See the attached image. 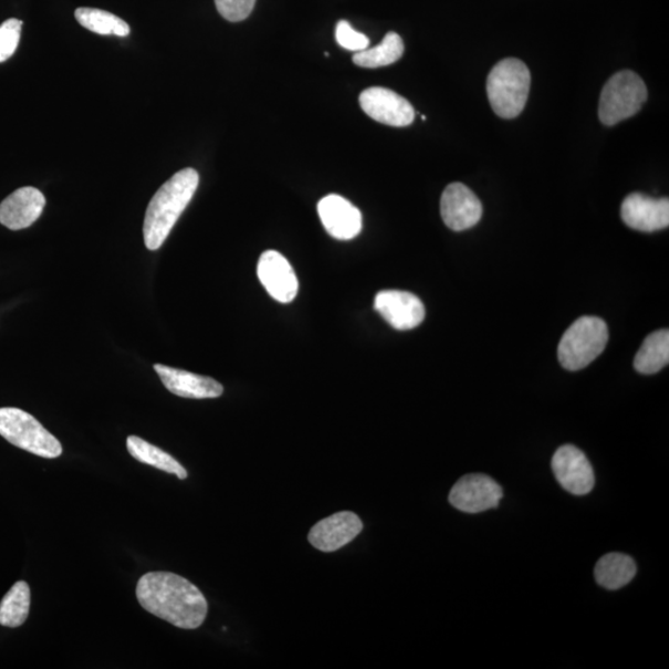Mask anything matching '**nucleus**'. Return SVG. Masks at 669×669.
I'll list each match as a JSON object with an SVG mask.
<instances>
[{
  "label": "nucleus",
  "mask_w": 669,
  "mask_h": 669,
  "mask_svg": "<svg viewBox=\"0 0 669 669\" xmlns=\"http://www.w3.org/2000/svg\"><path fill=\"white\" fill-rule=\"evenodd\" d=\"M137 598L144 610L184 630H195L206 620L209 605L203 594L188 579L174 573L143 575Z\"/></svg>",
  "instance_id": "nucleus-1"
},
{
  "label": "nucleus",
  "mask_w": 669,
  "mask_h": 669,
  "mask_svg": "<svg viewBox=\"0 0 669 669\" xmlns=\"http://www.w3.org/2000/svg\"><path fill=\"white\" fill-rule=\"evenodd\" d=\"M199 187V174L187 168L174 174L154 195L144 219V242L150 251L160 249L178 222L181 213L188 208Z\"/></svg>",
  "instance_id": "nucleus-2"
},
{
  "label": "nucleus",
  "mask_w": 669,
  "mask_h": 669,
  "mask_svg": "<svg viewBox=\"0 0 669 669\" xmlns=\"http://www.w3.org/2000/svg\"><path fill=\"white\" fill-rule=\"evenodd\" d=\"M488 97L493 112L504 119L516 118L526 106L531 72L519 59H504L490 72Z\"/></svg>",
  "instance_id": "nucleus-3"
},
{
  "label": "nucleus",
  "mask_w": 669,
  "mask_h": 669,
  "mask_svg": "<svg viewBox=\"0 0 669 669\" xmlns=\"http://www.w3.org/2000/svg\"><path fill=\"white\" fill-rule=\"evenodd\" d=\"M607 339L609 332L600 317L583 316L564 333L558 347L560 363L569 370L585 368L602 355Z\"/></svg>",
  "instance_id": "nucleus-4"
},
{
  "label": "nucleus",
  "mask_w": 669,
  "mask_h": 669,
  "mask_svg": "<svg viewBox=\"0 0 669 669\" xmlns=\"http://www.w3.org/2000/svg\"><path fill=\"white\" fill-rule=\"evenodd\" d=\"M0 436L41 458L55 459L63 454L61 442L32 415L19 408H0Z\"/></svg>",
  "instance_id": "nucleus-5"
},
{
  "label": "nucleus",
  "mask_w": 669,
  "mask_h": 669,
  "mask_svg": "<svg viewBox=\"0 0 669 669\" xmlns=\"http://www.w3.org/2000/svg\"><path fill=\"white\" fill-rule=\"evenodd\" d=\"M647 100L644 80L635 72H617L603 88L599 118L605 126H615L642 108Z\"/></svg>",
  "instance_id": "nucleus-6"
},
{
  "label": "nucleus",
  "mask_w": 669,
  "mask_h": 669,
  "mask_svg": "<svg viewBox=\"0 0 669 669\" xmlns=\"http://www.w3.org/2000/svg\"><path fill=\"white\" fill-rule=\"evenodd\" d=\"M502 496L495 480L483 473H469L452 487L449 502L461 512L480 513L498 508Z\"/></svg>",
  "instance_id": "nucleus-7"
},
{
  "label": "nucleus",
  "mask_w": 669,
  "mask_h": 669,
  "mask_svg": "<svg viewBox=\"0 0 669 669\" xmlns=\"http://www.w3.org/2000/svg\"><path fill=\"white\" fill-rule=\"evenodd\" d=\"M359 106L366 115L383 125L407 127L414 123L416 111L395 91L385 87H370L359 95Z\"/></svg>",
  "instance_id": "nucleus-8"
},
{
  "label": "nucleus",
  "mask_w": 669,
  "mask_h": 669,
  "mask_svg": "<svg viewBox=\"0 0 669 669\" xmlns=\"http://www.w3.org/2000/svg\"><path fill=\"white\" fill-rule=\"evenodd\" d=\"M555 479L564 490L572 495L584 496L593 490L595 483L594 470L584 452L573 446H563L552 459Z\"/></svg>",
  "instance_id": "nucleus-9"
},
{
  "label": "nucleus",
  "mask_w": 669,
  "mask_h": 669,
  "mask_svg": "<svg viewBox=\"0 0 669 669\" xmlns=\"http://www.w3.org/2000/svg\"><path fill=\"white\" fill-rule=\"evenodd\" d=\"M441 219L452 231H466L482 218V203L464 184L452 182L441 195Z\"/></svg>",
  "instance_id": "nucleus-10"
},
{
  "label": "nucleus",
  "mask_w": 669,
  "mask_h": 669,
  "mask_svg": "<svg viewBox=\"0 0 669 669\" xmlns=\"http://www.w3.org/2000/svg\"><path fill=\"white\" fill-rule=\"evenodd\" d=\"M376 312L397 331H411L424 323L426 307L415 294L401 291H383L375 297Z\"/></svg>",
  "instance_id": "nucleus-11"
},
{
  "label": "nucleus",
  "mask_w": 669,
  "mask_h": 669,
  "mask_svg": "<svg viewBox=\"0 0 669 669\" xmlns=\"http://www.w3.org/2000/svg\"><path fill=\"white\" fill-rule=\"evenodd\" d=\"M264 290L274 301L288 304L295 300L300 283L290 262L276 251H265L257 266Z\"/></svg>",
  "instance_id": "nucleus-12"
},
{
  "label": "nucleus",
  "mask_w": 669,
  "mask_h": 669,
  "mask_svg": "<svg viewBox=\"0 0 669 669\" xmlns=\"http://www.w3.org/2000/svg\"><path fill=\"white\" fill-rule=\"evenodd\" d=\"M364 530V523L354 512H338L317 522L309 533V542L314 548L331 553L345 547Z\"/></svg>",
  "instance_id": "nucleus-13"
},
{
  "label": "nucleus",
  "mask_w": 669,
  "mask_h": 669,
  "mask_svg": "<svg viewBox=\"0 0 669 669\" xmlns=\"http://www.w3.org/2000/svg\"><path fill=\"white\" fill-rule=\"evenodd\" d=\"M623 221L630 229L655 232L669 226V200L654 199L640 192L630 194L621 206Z\"/></svg>",
  "instance_id": "nucleus-14"
},
{
  "label": "nucleus",
  "mask_w": 669,
  "mask_h": 669,
  "mask_svg": "<svg viewBox=\"0 0 669 669\" xmlns=\"http://www.w3.org/2000/svg\"><path fill=\"white\" fill-rule=\"evenodd\" d=\"M317 212L327 233L336 240H353L363 230L362 212L339 195H327L317 203Z\"/></svg>",
  "instance_id": "nucleus-15"
},
{
  "label": "nucleus",
  "mask_w": 669,
  "mask_h": 669,
  "mask_svg": "<svg viewBox=\"0 0 669 669\" xmlns=\"http://www.w3.org/2000/svg\"><path fill=\"white\" fill-rule=\"evenodd\" d=\"M46 200L40 190L27 187L18 189L0 203V223L19 231L30 228L43 213Z\"/></svg>",
  "instance_id": "nucleus-16"
},
{
  "label": "nucleus",
  "mask_w": 669,
  "mask_h": 669,
  "mask_svg": "<svg viewBox=\"0 0 669 669\" xmlns=\"http://www.w3.org/2000/svg\"><path fill=\"white\" fill-rule=\"evenodd\" d=\"M154 369H156L163 385L175 396L206 399L219 398L223 394V386L213 378L159 364L154 365Z\"/></svg>",
  "instance_id": "nucleus-17"
},
{
  "label": "nucleus",
  "mask_w": 669,
  "mask_h": 669,
  "mask_svg": "<svg viewBox=\"0 0 669 669\" xmlns=\"http://www.w3.org/2000/svg\"><path fill=\"white\" fill-rule=\"evenodd\" d=\"M636 564L629 555L609 553L595 565V579L605 589L617 590L629 584L636 575Z\"/></svg>",
  "instance_id": "nucleus-18"
},
{
  "label": "nucleus",
  "mask_w": 669,
  "mask_h": 669,
  "mask_svg": "<svg viewBox=\"0 0 669 669\" xmlns=\"http://www.w3.org/2000/svg\"><path fill=\"white\" fill-rule=\"evenodd\" d=\"M669 363V332H656L648 335L640 352L635 357V368L637 373L644 375H654L660 373Z\"/></svg>",
  "instance_id": "nucleus-19"
},
{
  "label": "nucleus",
  "mask_w": 669,
  "mask_h": 669,
  "mask_svg": "<svg viewBox=\"0 0 669 669\" xmlns=\"http://www.w3.org/2000/svg\"><path fill=\"white\" fill-rule=\"evenodd\" d=\"M127 448L129 454L143 462V464L173 473V475H177L180 480L188 478V471L184 469L179 461L175 460L168 452L149 445L146 440L130 436L127 439Z\"/></svg>",
  "instance_id": "nucleus-20"
},
{
  "label": "nucleus",
  "mask_w": 669,
  "mask_h": 669,
  "mask_svg": "<svg viewBox=\"0 0 669 669\" xmlns=\"http://www.w3.org/2000/svg\"><path fill=\"white\" fill-rule=\"evenodd\" d=\"M404 54V40L397 33L389 32L377 46L358 51L353 61L359 67L378 69L397 63Z\"/></svg>",
  "instance_id": "nucleus-21"
},
{
  "label": "nucleus",
  "mask_w": 669,
  "mask_h": 669,
  "mask_svg": "<svg viewBox=\"0 0 669 669\" xmlns=\"http://www.w3.org/2000/svg\"><path fill=\"white\" fill-rule=\"evenodd\" d=\"M77 22L90 32L100 35L128 36L129 25L115 14L96 8H79L75 12Z\"/></svg>",
  "instance_id": "nucleus-22"
},
{
  "label": "nucleus",
  "mask_w": 669,
  "mask_h": 669,
  "mask_svg": "<svg viewBox=\"0 0 669 669\" xmlns=\"http://www.w3.org/2000/svg\"><path fill=\"white\" fill-rule=\"evenodd\" d=\"M30 610V588L25 582L13 585L0 603V625L7 627L22 626Z\"/></svg>",
  "instance_id": "nucleus-23"
},
{
  "label": "nucleus",
  "mask_w": 669,
  "mask_h": 669,
  "mask_svg": "<svg viewBox=\"0 0 669 669\" xmlns=\"http://www.w3.org/2000/svg\"><path fill=\"white\" fill-rule=\"evenodd\" d=\"M23 22L19 19H8L0 25V63L12 58L18 49Z\"/></svg>",
  "instance_id": "nucleus-24"
},
{
  "label": "nucleus",
  "mask_w": 669,
  "mask_h": 669,
  "mask_svg": "<svg viewBox=\"0 0 669 669\" xmlns=\"http://www.w3.org/2000/svg\"><path fill=\"white\" fill-rule=\"evenodd\" d=\"M335 36L339 46L355 51V53L368 49L369 45V39L365 34L356 32L346 20H339L336 24Z\"/></svg>",
  "instance_id": "nucleus-25"
},
{
  "label": "nucleus",
  "mask_w": 669,
  "mask_h": 669,
  "mask_svg": "<svg viewBox=\"0 0 669 669\" xmlns=\"http://www.w3.org/2000/svg\"><path fill=\"white\" fill-rule=\"evenodd\" d=\"M215 4L222 18L239 23L251 15L255 0H215Z\"/></svg>",
  "instance_id": "nucleus-26"
}]
</instances>
